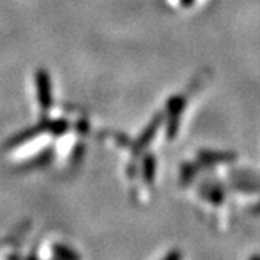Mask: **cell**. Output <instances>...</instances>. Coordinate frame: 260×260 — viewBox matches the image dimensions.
<instances>
[{"mask_svg": "<svg viewBox=\"0 0 260 260\" xmlns=\"http://www.w3.org/2000/svg\"><path fill=\"white\" fill-rule=\"evenodd\" d=\"M237 155L234 152H211V150H204L200 153V159L205 164H217V162H233L236 160Z\"/></svg>", "mask_w": 260, "mask_h": 260, "instance_id": "obj_1", "label": "cell"}, {"mask_svg": "<svg viewBox=\"0 0 260 260\" xmlns=\"http://www.w3.org/2000/svg\"><path fill=\"white\" fill-rule=\"evenodd\" d=\"M251 214H253V215H260V203L251 208Z\"/></svg>", "mask_w": 260, "mask_h": 260, "instance_id": "obj_2", "label": "cell"}, {"mask_svg": "<svg viewBox=\"0 0 260 260\" xmlns=\"http://www.w3.org/2000/svg\"><path fill=\"white\" fill-rule=\"evenodd\" d=\"M254 259H260V254H253L250 257V260H254Z\"/></svg>", "mask_w": 260, "mask_h": 260, "instance_id": "obj_3", "label": "cell"}]
</instances>
